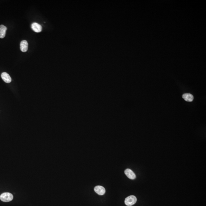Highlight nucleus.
I'll list each match as a JSON object with an SVG mask.
<instances>
[{
  "mask_svg": "<svg viewBox=\"0 0 206 206\" xmlns=\"http://www.w3.org/2000/svg\"><path fill=\"white\" fill-rule=\"evenodd\" d=\"M31 28L36 33H40L42 30V27L41 25L37 23H34L31 24Z\"/></svg>",
  "mask_w": 206,
  "mask_h": 206,
  "instance_id": "3",
  "label": "nucleus"
},
{
  "mask_svg": "<svg viewBox=\"0 0 206 206\" xmlns=\"http://www.w3.org/2000/svg\"><path fill=\"white\" fill-rule=\"evenodd\" d=\"M124 173L128 178L130 179L133 180L136 178V174L133 172V171L129 169L126 170L124 171Z\"/></svg>",
  "mask_w": 206,
  "mask_h": 206,
  "instance_id": "4",
  "label": "nucleus"
},
{
  "mask_svg": "<svg viewBox=\"0 0 206 206\" xmlns=\"http://www.w3.org/2000/svg\"><path fill=\"white\" fill-rule=\"evenodd\" d=\"M1 77L3 81L7 83H10L12 81V79H11V77L6 72H4V73H2V74H1Z\"/></svg>",
  "mask_w": 206,
  "mask_h": 206,
  "instance_id": "6",
  "label": "nucleus"
},
{
  "mask_svg": "<svg viewBox=\"0 0 206 206\" xmlns=\"http://www.w3.org/2000/svg\"><path fill=\"white\" fill-rule=\"evenodd\" d=\"M94 191L99 195H102L105 193V189L104 187L102 186H97L95 187Z\"/></svg>",
  "mask_w": 206,
  "mask_h": 206,
  "instance_id": "5",
  "label": "nucleus"
},
{
  "mask_svg": "<svg viewBox=\"0 0 206 206\" xmlns=\"http://www.w3.org/2000/svg\"><path fill=\"white\" fill-rule=\"evenodd\" d=\"M13 198V195L11 193L5 192L3 193L0 196V199L2 202H9L12 201Z\"/></svg>",
  "mask_w": 206,
  "mask_h": 206,
  "instance_id": "1",
  "label": "nucleus"
},
{
  "mask_svg": "<svg viewBox=\"0 0 206 206\" xmlns=\"http://www.w3.org/2000/svg\"><path fill=\"white\" fill-rule=\"evenodd\" d=\"M7 28L3 25H0V38H4L6 34Z\"/></svg>",
  "mask_w": 206,
  "mask_h": 206,
  "instance_id": "8",
  "label": "nucleus"
},
{
  "mask_svg": "<svg viewBox=\"0 0 206 206\" xmlns=\"http://www.w3.org/2000/svg\"><path fill=\"white\" fill-rule=\"evenodd\" d=\"M20 49L22 52H26L28 49V43L27 41L23 40L20 43Z\"/></svg>",
  "mask_w": 206,
  "mask_h": 206,
  "instance_id": "7",
  "label": "nucleus"
},
{
  "mask_svg": "<svg viewBox=\"0 0 206 206\" xmlns=\"http://www.w3.org/2000/svg\"><path fill=\"white\" fill-rule=\"evenodd\" d=\"M182 98L187 102H191L193 101L194 100V96L191 94H185L182 95Z\"/></svg>",
  "mask_w": 206,
  "mask_h": 206,
  "instance_id": "9",
  "label": "nucleus"
},
{
  "mask_svg": "<svg viewBox=\"0 0 206 206\" xmlns=\"http://www.w3.org/2000/svg\"><path fill=\"white\" fill-rule=\"evenodd\" d=\"M137 199L136 197L134 195H131L127 197L125 199L124 203L127 206H131L135 204L136 202Z\"/></svg>",
  "mask_w": 206,
  "mask_h": 206,
  "instance_id": "2",
  "label": "nucleus"
}]
</instances>
